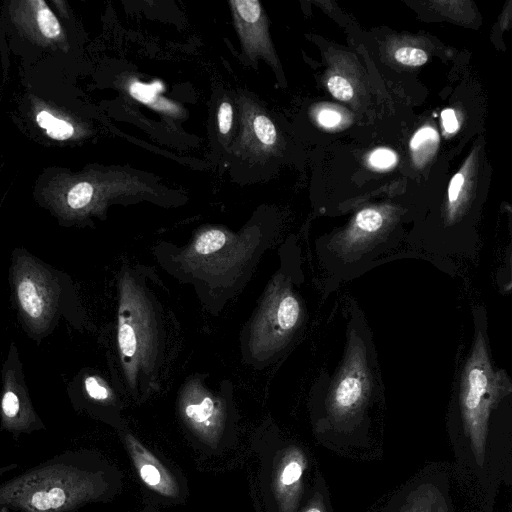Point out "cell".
Here are the masks:
<instances>
[{"instance_id":"obj_1","label":"cell","mask_w":512,"mask_h":512,"mask_svg":"<svg viewBox=\"0 0 512 512\" xmlns=\"http://www.w3.org/2000/svg\"><path fill=\"white\" fill-rule=\"evenodd\" d=\"M120 486L100 453L66 450L0 483V512H76L108 502Z\"/></svg>"},{"instance_id":"obj_2","label":"cell","mask_w":512,"mask_h":512,"mask_svg":"<svg viewBox=\"0 0 512 512\" xmlns=\"http://www.w3.org/2000/svg\"><path fill=\"white\" fill-rule=\"evenodd\" d=\"M10 283L17 314L27 333L41 340L61 318L68 320L72 288L68 276L23 248L12 253Z\"/></svg>"},{"instance_id":"obj_3","label":"cell","mask_w":512,"mask_h":512,"mask_svg":"<svg viewBox=\"0 0 512 512\" xmlns=\"http://www.w3.org/2000/svg\"><path fill=\"white\" fill-rule=\"evenodd\" d=\"M509 390L505 373L493 369L485 338L478 331L462 373L460 390L464 426L478 463L484 457L490 411Z\"/></svg>"},{"instance_id":"obj_4","label":"cell","mask_w":512,"mask_h":512,"mask_svg":"<svg viewBox=\"0 0 512 512\" xmlns=\"http://www.w3.org/2000/svg\"><path fill=\"white\" fill-rule=\"evenodd\" d=\"M0 392V427L3 431L18 438L46 429L37 414L26 386L23 364L18 348L11 343L2 366Z\"/></svg>"},{"instance_id":"obj_5","label":"cell","mask_w":512,"mask_h":512,"mask_svg":"<svg viewBox=\"0 0 512 512\" xmlns=\"http://www.w3.org/2000/svg\"><path fill=\"white\" fill-rule=\"evenodd\" d=\"M260 484L267 482L261 490L276 512H295L301 493L302 478L307 466L303 451L289 445L276 450L272 456L261 454Z\"/></svg>"},{"instance_id":"obj_6","label":"cell","mask_w":512,"mask_h":512,"mask_svg":"<svg viewBox=\"0 0 512 512\" xmlns=\"http://www.w3.org/2000/svg\"><path fill=\"white\" fill-rule=\"evenodd\" d=\"M370 390V375L364 345L351 334L344 364L332 387L329 410L335 418H345L357 411Z\"/></svg>"},{"instance_id":"obj_7","label":"cell","mask_w":512,"mask_h":512,"mask_svg":"<svg viewBox=\"0 0 512 512\" xmlns=\"http://www.w3.org/2000/svg\"><path fill=\"white\" fill-rule=\"evenodd\" d=\"M121 438L142 484L165 501H183L187 489L178 476L133 434L123 432Z\"/></svg>"},{"instance_id":"obj_8","label":"cell","mask_w":512,"mask_h":512,"mask_svg":"<svg viewBox=\"0 0 512 512\" xmlns=\"http://www.w3.org/2000/svg\"><path fill=\"white\" fill-rule=\"evenodd\" d=\"M229 4L245 55L253 62L261 58L273 65L275 59L268 21L261 3L257 0H233Z\"/></svg>"},{"instance_id":"obj_9","label":"cell","mask_w":512,"mask_h":512,"mask_svg":"<svg viewBox=\"0 0 512 512\" xmlns=\"http://www.w3.org/2000/svg\"><path fill=\"white\" fill-rule=\"evenodd\" d=\"M241 138L244 147L254 154L264 155L277 141L272 120L253 103L241 104Z\"/></svg>"},{"instance_id":"obj_10","label":"cell","mask_w":512,"mask_h":512,"mask_svg":"<svg viewBox=\"0 0 512 512\" xmlns=\"http://www.w3.org/2000/svg\"><path fill=\"white\" fill-rule=\"evenodd\" d=\"M383 222L382 214L375 209L366 208L359 211L355 217L353 229L347 233L344 239V250H350L351 247L368 239L371 234L382 227Z\"/></svg>"},{"instance_id":"obj_11","label":"cell","mask_w":512,"mask_h":512,"mask_svg":"<svg viewBox=\"0 0 512 512\" xmlns=\"http://www.w3.org/2000/svg\"><path fill=\"white\" fill-rule=\"evenodd\" d=\"M402 512H447V507L433 487H420L410 495Z\"/></svg>"},{"instance_id":"obj_12","label":"cell","mask_w":512,"mask_h":512,"mask_svg":"<svg viewBox=\"0 0 512 512\" xmlns=\"http://www.w3.org/2000/svg\"><path fill=\"white\" fill-rule=\"evenodd\" d=\"M161 90H163V86L159 81L149 85L134 81L129 88L132 97L138 101L153 106L158 110L172 111L173 113L175 109L172 103L158 96L157 93Z\"/></svg>"},{"instance_id":"obj_13","label":"cell","mask_w":512,"mask_h":512,"mask_svg":"<svg viewBox=\"0 0 512 512\" xmlns=\"http://www.w3.org/2000/svg\"><path fill=\"white\" fill-rule=\"evenodd\" d=\"M300 317V305L296 297L290 293L285 294L279 301L276 319L282 333L291 331Z\"/></svg>"},{"instance_id":"obj_14","label":"cell","mask_w":512,"mask_h":512,"mask_svg":"<svg viewBox=\"0 0 512 512\" xmlns=\"http://www.w3.org/2000/svg\"><path fill=\"white\" fill-rule=\"evenodd\" d=\"M38 125L45 129L48 136L56 140H65L74 133L73 126L62 119L54 117L47 111H41L37 115Z\"/></svg>"},{"instance_id":"obj_15","label":"cell","mask_w":512,"mask_h":512,"mask_svg":"<svg viewBox=\"0 0 512 512\" xmlns=\"http://www.w3.org/2000/svg\"><path fill=\"white\" fill-rule=\"evenodd\" d=\"M36 6V21L41 33L50 39L58 37L61 33V26L50 8L42 0L32 2Z\"/></svg>"},{"instance_id":"obj_16","label":"cell","mask_w":512,"mask_h":512,"mask_svg":"<svg viewBox=\"0 0 512 512\" xmlns=\"http://www.w3.org/2000/svg\"><path fill=\"white\" fill-rule=\"evenodd\" d=\"M96 189L92 183L82 181L75 184L67 193L66 202L73 211L87 208L95 197Z\"/></svg>"},{"instance_id":"obj_17","label":"cell","mask_w":512,"mask_h":512,"mask_svg":"<svg viewBox=\"0 0 512 512\" xmlns=\"http://www.w3.org/2000/svg\"><path fill=\"white\" fill-rule=\"evenodd\" d=\"M226 242V235L219 229H210L202 233L195 242V250L201 255L213 253Z\"/></svg>"},{"instance_id":"obj_18","label":"cell","mask_w":512,"mask_h":512,"mask_svg":"<svg viewBox=\"0 0 512 512\" xmlns=\"http://www.w3.org/2000/svg\"><path fill=\"white\" fill-rule=\"evenodd\" d=\"M84 392L89 400L95 403H104L111 397L108 387L97 376L90 375L84 379Z\"/></svg>"},{"instance_id":"obj_19","label":"cell","mask_w":512,"mask_h":512,"mask_svg":"<svg viewBox=\"0 0 512 512\" xmlns=\"http://www.w3.org/2000/svg\"><path fill=\"white\" fill-rule=\"evenodd\" d=\"M118 344L123 356L132 357L135 354L137 343L134 330L122 319L118 327Z\"/></svg>"},{"instance_id":"obj_20","label":"cell","mask_w":512,"mask_h":512,"mask_svg":"<svg viewBox=\"0 0 512 512\" xmlns=\"http://www.w3.org/2000/svg\"><path fill=\"white\" fill-rule=\"evenodd\" d=\"M395 59L404 65L420 66L427 61V54L425 51L414 47H402L396 50L394 54Z\"/></svg>"},{"instance_id":"obj_21","label":"cell","mask_w":512,"mask_h":512,"mask_svg":"<svg viewBox=\"0 0 512 512\" xmlns=\"http://www.w3.org/2000/svg\"><path fill=\"white\" fill-rule=\"evenodd\" d=\"M327 86L331 94L341 101L350 100L354 93L350 83L345 78L338 75L330 77Z\"/></svg>"},{"instance_id":"obj_22","label":"cell","mask_w":512,"mask_h":512,"mask_svg":"<svg viewBox=\"0 0 512 512\" xmlns=\"http://www.w3.org/2000/svg\"><path fill=\"white\" fill-rule=\"evenodd\" d=\"M218 130L222 135H227L233 122V108L229 101H223L219 105L217 113Z\"/></svg>"},{"instance_id":"obj_23","label":"cell","mask_w":512,"mask_h":512,"mask_svg":"<svg viewBox=\"0 0 512 512\" xmlns=\"http://www.w3.org/2000/svg\"><path fill=\"white\" fill-rule=\"evenodd\" d=\"M395 162V153L386 148H379L370 155V163L377 168H388Z\"/></svg>"},{"instance_id":"obj_24","label":"cell","mask_w":512,"mask_h":512,"mask_svg":"<svg viewBox=\"0 0 512 512\" xmlns=\"http://www.w3.org/2000/svg\"><path fill=\"white\" fill-rule=\"evenodd\" d=\"M437 139L438 135L434 129H432L431 127L421 128L413 136L410 142V146L412 149L416 150L426 142L437 141Z\"/></svg>"},{"instance_id":"obj_25","label":"cell","mask_w":512,"mask_h":512,"mask_svg":"<svg viewBox=\"0 0 512 512\" xmlns=\"http://www.w3.org/2000/svg\"><path fill=\"white\" fill-rule=\"evenodd\" d=\"M463 183L464 177L461 173L455 174L451 179L448 189V198L450 203H454L458 199Z\"/></svg>"},{"instance_id":"obj_26","label":"cell","mask_w":512,"mask_h":512,"mask_svg":"<svg viewBox=\"0 0 512 512\" xmlns=\"http://www.w3.org/2000/svg\"><path fill=\"white\" fill-rule=\"evenodd\" d=\"M341 116L333 110H323L318 115V120L325 127H333L340 122Z\"/></svg>"},{"instance_id":"obj_27","label":"cell","mask_w":512,"mask_h":512,"mask_svg":"<svg viewBox=\"0 0 512 512\" xmlns=\"http://www.w3.org/2000/svg\"><path fill=\"white\" fill-rule=\"evenodd\" d=\"M441 117L443 126L447 132L453 133L457 130L458 122L452 109H445L442 112Z\"/></svg>"},{"instance_id":"obj_28","label":"cell","mask_w":512,"mask_h":512,"mask_svg":"<svg viewBox=\"0 0 512 512\" xmlns=\"http://www.w3.org/2000/svg\"><path fill=\"white\" fill-rule=\"evenodd\" d=\"M16 468H18L17 463H9V464L0 466V478L3 477L5 474L15 470Z\"/></svg>"},{"instance_id":"obj_29","label":"cell","mask_w":512,"mask_h":512,"mask_svg":"<svg viewBox=\"0 0 512 512\" xmlns=\"http://www.w3.org/2000/svg\"><path fill=\"white\" fill-rule=\"evenodd\" d=\"M303 512H324L321 504L316 502H311Z\"/></svg>"},{"instance_id":"obj_30","label":"cell","mask_w":512,"mask_h":512,"mask_svg":"<svg viewBox=\"0 0 512 512\" xmlns=\"http://www.w3.org/2000/svg\"><path fill=\"white\" fill-rule=\"evenodd\" d=\"M143 512H155L154 510H146V511H143ZM157 512V511H156Z\"/></svg>"}]
</instances>
